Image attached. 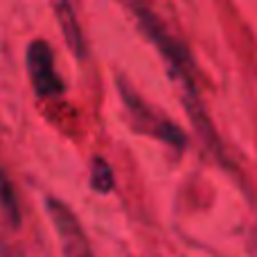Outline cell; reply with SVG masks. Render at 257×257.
I'll return each instance as SVG.
<instances>
[{"label":"cell","mask_w":257,"mask_h":257,"mask_svg":"<svg viewBox=\"0 0 257 257\" xmlns=\"http://www.w3.org/2000/svg\"><path fill=\"white\" fill-rule=\"evenodd\" d=\"M27 75L39 97H52L63 93V81L54 70L52 50L45 41H32L27 48Z\"/></svg>","instance_id":"1"},{"label":"cell","mask_w":257,"mask_h":257,"mask_svg":"<svg viewBox=\"0 0 257 257\" xmlns=\"http://www.w3.org/2000/svg\"><path fill=\"white\" fill-rule=\"evenodd\" d=\"M138 16H140V23H142V27H145V32L160 48V52L167 57V61L172 63V68L176 72H183V77L187 79V77H190V70H192V61H190V52L185 50V45L174 41L172 36L165 32V27H160V23L156 21L154 14H149L147 9H138Z\"/></svg>","instance_id":"2"},{"label":"cell","mask_w":257,"mask_h":257,"mask_svg":"<svg viewBox=\"0 0 257 257\" xmlns=\"http://www.w3.org/2000/svg\"><path fill=\"white\" fill-rule=\"evenodd\" d=\"M124 99H128V106H131L133 117H136V122H138V124H140L142 128H147L149 133H154V136L163 138V140L172 142L174 147H183V142H185V136H183V133L178 131V128L172 124V122L156 120V117L151 115L149 108H147V106H140V104L133 99V95L126 93V90H124Z\"/></svg>","instance_id":"3"},{"label":"cell","mask_w":257,"mask_h":257,"mask_svg":"<svg viewBox=\"0 0 257 257\" xmlns=\"http://www.w3.org/2000/svg\"><path fill=\"white\" fill-rule=\"evenodd\" d=\"M54 12L59 16V23L63 27V34H66V41L70 45V50L77 54V57H84V39H81V30L79 23H77V16L72 12V7L68 3H59L54 5Z\"/></svg>","instance_id":"4"},{"label":"cell","mask_w":257,"mask_h":257,"mask_svg":"<svg viewBox=\"0 0 257 257\" xmlns=\"http://www.w3.org/2000/svg\"><path fill=\"white\" fill-rule=\"evenodd\" d=\"M90 185L93 190L106 194L108 190H113V169L104 158L93 160V169H90Z\"/></svg>","instance_id":"5"},{"label":"cell","mask_w":257,"mask_h":257,"mask_svg":"<svg viewBox=\"0 0 257 257\" xmlns=\"http://www.w3.org/2000/svg\"><path fill=\"white\" fill-rule=\"evenodd\" d=\"M3 212L7 217V221L12 226H18V210H16V199H14V192H12V185L9 181L5 178L3 183Z\"/></svg>","instance_id":"6"}]
</instances>
